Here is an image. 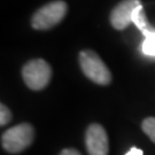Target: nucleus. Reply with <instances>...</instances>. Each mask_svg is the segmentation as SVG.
Instances as JSON below:
<instances>
[{"label":"nucleus","instance_id":"f257e3e1","mask_svg":"<svg viewBox=\"0 0 155 155\" xmlns=\"http://www.w3.org/2000/svg\"><path fill=\"white\" fill-rule=\"evenodd\" d=\"M35 130L29 123H22L8 129L1 136V146L8 153L16 154L32 144Z\"/></svg>","mask_w":155,"mask_h":155},{"label":"nucleus","instance_id":"f03ea898","mask_svg":"<svg viewBox=\"0 0 155 155\" xmlns=\"http://www.w3.org/2000/svg\"><path fill=\"white\" fill-rule=\"evenodd\" d=\"M79 63L84 75L92 82L99 85H108L110 83V71L95 52L90 50L82 51L79 54Z\"/></svg>","mask_w":155,"mask_h":155},{"label":"nucleus","instance_id":"7ed1b4c3","mask_svg":"<svg viewBox=\"0 0 155 155\" xmlns=\"http://www.w3.org/2000/svg\"><path fill=\"white\" fill-rule=\"evenodd\" d=\"M68 12V6L62 0L52 1L35 13L31 25L36 30H47L61 22Z\"/></svg>","mask_w":155,"mask_h":155},{"label":"nucleus","instance_id":"20e7f679","mask_svg":"<svg viewBox=\"0 0 155 155\" xmlns=\"http://www.w3.org/2000/svg\"><path fill=\"white\" fill-rule=\"evenodd\" d=\"M22 76L29 89L39 91L48 85L52 77V69L45 60L35 59L24 64Z\"/></svg>","mask_w":155,"mask_h":155},{"label":"nucleus","instance_id":"39448f33","mask_svg":"<svg viewBox=\"0 0 155 155\" xmlns=\"http://www.w3.org/2000/svg\"><path fill=\"white\" fill-rule=\"evenodd\" d=\"M85 144L89 155H108V136L100 124H91L85 133Z\"/></svg>","mask_w":155,"mask_h":155},{"label":"nucleus","instance_id":"423d86ee","mask_svg":"<svg viewBox=\"0 0 155 155\" xmlns=\"http://www.w3.org/2000/svg\"><path fill=\"white\" fill-rule=\"evenodd\" d=\"M141 5L140 0H123L111 11L110 23L117 30H123L132 23V15L134 9Z\"/></svg>","mask_w":155,"mask_h":155},{"label":"nucleus","instance_id":"0eeeda50","mask_svg":"<svg viewBox=\"0 0 155 155\" xmlns=\"http://www.w3.org/2000/svg\"><path fill=\"white\" fill-rule=\"evenodd\" d=\"M132 22L134 23V25L140 30V32L143 33L145 37L155 32V29L148 23V20L146 17L143 5H139L134 9L132 15Z\"/></svg>","mask_w":155,"mask_h":155},{"label":"nucleus","instance_id":"6e6552de","mask_svg":"<svg viewBox=\"0 0 155 155\" xmlns=\"http://www.w3.org/2000/svg\"><path fill=\"white\" fill-rule=\"evenodd\" d=\"M141 51L145 55L155 58V32L145 37V40L141 44Z\"/></svg>","mask_w":155,"mask_h":155},{"label":"nucleus","instance_id":"1a4fd4ad","mask_svg":"<svg viewBox=\"0 0 155 155\" xmlns=\"http://www.w3.org/2000/svg\"><path fill=\"white\" fill-rule=\"evenodd\" d=\"M141 127L143 131L150 138V140L155 143V117H148L144 120L141 123Z\"/></svg>","mask_w":155,"mask_h":155},{"label":"nucleus","instance_id":"9d476101","mask_svg":"<svg viewBox=\"0 0 155 155\" xmlns=\"http://www.w3.org/2000/svg\"><path fill=\"white\" fill-rule=\"evenodd\" d=\"M11 120H12L11 110L4 104H1V106H0V125L4 127L6 124H8V123L11 122Z\"/></svg>","mask_w":155,"mask_h":155},{"label":"nucleus","instance_id":"9b49d317","mask_svg":"<svg viewBox=\"0 0 155 155\" xmlns=\"http://www.w3.org/2000/svg\"><path fill=\"white\" fill-rule=\"evenodd\" d=\"M60 155H82L78 150H74V148H66V150H63L60 153Z\"/></svg>","mask_w":155,"mask_h":155},{"label":"nucleus","instance_id":"f8f14e48","mask_svg":"<svg viewBox=\"0 0 155 155\" xmlns=\"http://www.w3.org/2000/svg\"><path fill=\"white\" fill-rule=\"evenodd\" d=\"M125 155H144V152L137 148V147H132V148H130V150Z\"/></svg>","mask_w":155,"mask_h":155}]
</instances>
